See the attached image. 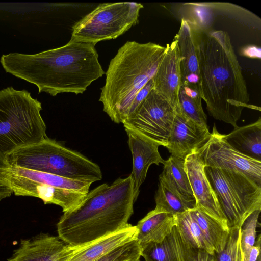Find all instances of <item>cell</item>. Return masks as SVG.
<instances>
[{"instance_id": "3957f363", "label": "cell", "mask_w": 261, "mask_h": 261, "mask_svg": "<svg viewBox=\"0 0 261 261\" xmlns=\"http://www.w3.org/2000/svg\"><path fill=\"white\" fill-rule=\"evenodd\" d=\"M136 201L130 175L103 183L86 195L74 210L64 213L57 224L58 237L78 247L127 227Z\"/></svg>"}, {"instance_id": "484cf974", "label": "cell", "mask_w": 261, "mask_h": 261, "mask_svg": "<svg viewBox=\"0 0 261 261\" xmlns=\"http://www.w3.org/2000/svg\"><path fill=\"white\" fill-rule=\"evenodd\" d=\"M202 98L198 92L181 84L179 93V111L197 124L208 127L207 117L202 105Z\"/></svg>"}, {"instance_id": "f1b7e54d", "label": "cell", "mask_w": 261, "mask_h": 261, "mask_svg": "<svg viewBox=\"0 0 261 261\" xmlns=\"http://www.w3.org/2000/svg\"><path fill=\"white\" fill-rule=\"evenodd\" d=\"M241 227L229 229V234L223 249L215 253L216 261H243L240 243Z\"/></svg>"}, {"instance_id": "277c9868", "label": "cell", "mask_w": 261, "mask_h": 261, "mask_svg": "<svg viewBox=\"0 0 261 261\" xmlns=\"http://www.w3.org/2000/svg\"><path fill=\"white\" fill-rule=\"evenodd\" d=\"M165 46L151 42L127 41L110 62L99 101L112 121L122 123L128 118L138 92L153 77Z\"/></svg>"}, {"instance_id": "2e32d148", "label": "cell", "mask_w": 261, "mask_h": 261, "mask_svg": "<svg viewBox=\"0 0 261 261\" xmlns=\"http://www.w3.org/2000/svg\"><path fill=\"white\" fill-rule=\"evenodd\" d=\"M128 136V144L132 159L130 174L134 184V193L137 200L140 188L145 181L149 167L152 164H164L158 150L160 146L143 135L128 128H124Z\"/></svg>"}, {"instance_id": "4fadbf2b", "label": "cell", "mask_w": 261, "mask_h": 261, "mask_svg": "<svg viewBox=\"0 0 261 261\" xmlns=\"http://www.w3.org/2000/svg\"><path fill=\"white\" fill-rule=\"evenodd\" d=\"M185 167L195 200V207L229 229L216 194L207 177L205 165L197 149L186 156Z\"/></svg>"}, {"instance_id": "836d02e7", "label": "cell", "mask_w": 261, "mask_h": 261, "mask_svg": "<svg viewBox=\"0 0 261 261\" xmlns=\"http://www.w3.org/2000/svg\"><path fill=\"white\" fill-rule=\"evenodd\" d=\"M9 166L5 155L0 152V168ZM12 194L10 188L0 181V201Z\"/></svg>"}, {"instance_id": "7402d4cb", "label": "cell", "mask_w": 261, "mask_h": 261, "mask_svg": "<svg viewBox=\"0 0 261 261\" xmlns=\"http://www.w3.org/2000/svg\"><path fill=\"white\" fill-rule=\"evenodd\" d=\"M159 181L155 195V209L175 215L195 207V200L188 199L180 195L160 175Z\"/></svg>"}, {"instance_id": "7c38bea8", "label": "cell", "mask_w": 261, "mask_h": 261, "mask_svg": "<svg viewBox=\"0 0 261 261\" xmlns=\"http://www.w3.org/2000/svg\"><path fill=\"white\" fill-rule=\"evenodd\" d=\"M197 150L205 167L242 172L261 186V161L247 156L232 147L225 134L220 133L215 124L210 138Z\"/></svg>"}, {"instance_id": "603a6c76", "label": "cell", "mask_w": 261, "mask_h": 261, "mask_svg": "<svg viewBox=\"0 0 261 261\" xmlns=\"http://www.w3.org/2000/svg\"><path fill=\"white\" fill-rule=\"evenodd\" d=\"M190 212L215 253L221 252L226 244L229 229L196 207L190 210Z\"/></svg>"}, {"instance_id": "ba28073f", "label": "cell", "mask_w": 261, "mask_h": 261, "mask_svg": "<svg viewBox=\"0 0 261 261\" xmlns=\"http://www.w3.org/2000/svg\"><path fill=\"white\" fill-rule=\"evenodd\" d=\"M228 227H241L253 212L261 210V186L242 172L205 167Z\"/></svg>"}, {"instance_id": "8d00e7d4", "label": "cell", "mask_w": 261, "mask_h": 261, "mask_svg": "<svg viewBox=\"0 0 261 261\" xmlns=\"http://www.w3.org/2000/svg\"></svg>"}, {"instance_id": "5b68a950", "label": "cell", "mask_w": 261, "mask_h": 261, "mask_svg": "<svg viewBox=\"0 0 261 261\" xmlns=\"http://www.w3.org/2000/svg\"><path fill=\"white\" fill-rule=\"evenodd\" d=\"M9 166L90 183L101 180L100 167L81 153L47 138L5 154Z\"/></svg>"}, {"instance_id": "9c48e42d", "label": "cell", "mask_w": 261, "mask_h": 261, "mask_svg": "<svg viewBox=\"0 0 261 261\" xmlns=\"http://www.w3.org/2000/svg\"><path fill=\"white\" fill-rule=\"evenodd\" d=\"M143 8L136 2L101 4L72 26L71 39L96 44L115 39L138 23Z\"/></svg>"}, {"instance_id": "f546056e", "label": "cell", "mask_w": 261, "mask_h": 261, "mask_svg": "<svg viewBox=\"0 0 261 261\" xmlns=\"http://www.w3.org/2000/svg\"><path fill=\"white\" fill-rule=\"evenodd\" d=\"M142 248L136 240L124 244L94 261H140Z\"/></svg>"}, {"instance_id": "5bb4252c", "label": "cell", "mask_w": 261, "mask_h": 261, "mask_svg": "<svg viewBox=\"0 0 261 261\" xmlns=\"http://www.w3.org/2000/svg\"><path fill=\"white\" fill-rule=\"evenodd\" d=\"M75 249L58 237L41 232L21 239L8 261H69Z\"/></svg>"}, {"instance_id": "4316f807", "label": "cell", "mask_w": 261, "mask_h": 261, "mask_svg": "<svg viewBox=\"0 0 261 261\" xmlns=\"http://www.w3.org/2000/svg\"><path fill=\"white\" fill-rule=\"evenodd\" d=\"M173 261H211L214 255L190 246L181 237L176 226L166 237Z\"/></svg>"}, {"instance_id": "d6986e66", "label": "cell", "mask_w": 261, "mask_h": 261, "mask_svg": "<svg viewBox=\"0 0 261 261\" xmlns=\"http://www.w3.org/2000/svg\"><path fill=\"white\" fill-rule=\"evenodd\" d=\"M137 229L129 224L127 227L88 244L76 247L69 261H94L115 248L136 240Z\"/></svg>"}, {"instance_id": "e0dca14e", "label": "cell", "mask_w": 261, "mask_h": 261, "mask_svg": "<svg viewBox=\"0 0 261 261\" xmlns=\"http://www.w3.org/2000/svg\"><path fill=\"white\" fill-rule=\"evenodd\" d=\"M153 89L179 109L178 93L181 83L180 59L176 40L165 46V50L153 77Z\"/></svg>"}, {"instance_id": "52a82bcc", "label": "cell", "mask_w": 261, "mask_h": 261, "mask_svg": "<svg viewBox=\"0 0 261 261\" xmlns=\"http://www.w3.org/2000/svg\"><path fill=\"white\" fill-rule=\"evenodd\" d=\"M0 181L16 196L40 198L45 204L60 206L64 213L82 203L92 184L11 166L0 168Z\"/></svg>"}, {"instance_id": "83f0119b", "label": "cell", "mask_w": 261, "mask_h": 261, "mask_svg": "<svg viewBox=\"0 0 261 261\" xmlns=\"http://www.w3.org/2000/svg\"><path fill=\"white\" fill-rule=\"evenodd\" d=\"M260 211L261 210H256L251 213L241 226L240 243L243 261L246 259L251 247L255 243L256 229L260 226L258 218Z\"/></svg>"}, {"instance_id": "7a4b0ae2", "label": "cell", "mask_w": 261, "mask_h": 261, "mask_svg": "<svg viewBox=\"0 0 261 261\" xmlns=\"http://www.w3.org/2000/svg\"><path fill=\"white\" fill-rule=\"evenodd\" d=\"M193 32L206 109L215 119L236 128L244 108L257 107L248 103L249 94L230 37L220 30Z\"/></svg>"}, {"instance_id": "8fae6325", "label": "cell", "mask_w": 261, "mask_h": 261, "mask_svg": "<svg viewBox=\"0 0 261 261\" xmlns=\"http://www.w3.org/2000/svg\"><path fill=\"white\" fill-rule=\"evenodd\" d=\"M178 110L153 88L135 114L122 124L124 128L136 132L166 147Z\"/></svg>"}, {"instance_id": "cb8c5ba5", "label": "cell", "mask_w": 261, "mask_h": 261, "mask_svg": "<svg viewBox=\"0 0 261 261\" xmlns=\"http://www.w3.org/2000/svg\"><path fill=\"white\" fill-rule=\"evenodd\" d=\"M160 175L184 197L195 200L185 167V160L170 155Z\"/></svg>"}, {"instance_id": "ac0fdd59", "label": "cell", "mask_w": 261, "mask_h": 261, "mask_svg": "<svg viewBox=\"0 0 261 261\" xmlns=\"http://www.w3.org/2000/svg\"><path fill=\"white\" fill-rule=\"evenodd\" d=\"M176 40L179 51L182 84L199 93L202 99L200 75L193 32L185 20L181 19Z\"/></svg>"}, {"instance_id": "e575fe53", "label": "cell", "mask_w": 261, "mask_h": 261, "mask_svg": "<svg viewBox=\"0 0 261 261\" xmlns=\"http://www.w3.org/2000/svg\"><path fill=\"white\" fill-rule=\"evenodd\" d=\"M256 238L254 245L251 247L246 259L244 261H261L260 235Z\"/></svg>"}, {"instance_id": "1f68e13d", "label": "cell", "mask_w": 261, "mask_h": 261, "mask_svg": "<svg viewBox=\"0 0 261 261\" xmlns=\"http://www.w3.org/2000/svg\"><path fill=\"white\" fill-rule=\"evenodd\" d=\"M153 79L152 78L135 96L129 109L127 119L135 114L140 106L147 97L151 90L153 88Z\"/></svg>"}, {"instance_id": "6da1fadb", "label": "cell", "mask_w": 261, "mask_h": 261, "mask_svg": "<svg viewBox=\"0 0 261 261\" xmlns=\"http://www.w3.org/2000/svg\"><path fill=\"white\" fill-rule=\"evenodd\" d=\"M95 45L70 39L63 46L35 54L3 55L0 63L6 72L36 86L38 93L77 95L105 73Z\"/></svg>"}, {"instance_id": "d6a6232c", "label": "cell", "mask_w": 261, "mask_h": 261, "mask_svg": "<svg viewBox=\"0 0 261 261\" xmlns=\"http://www.w3.org/2000/svg\"><path fill=\"white\" fill-rule=\"evenodd\" d=\"M261 49L255 44H248L242 46L240 50V54L247 58L260 59Z\"/></svg>"}, {"instance_id": "30bf717a", "label": "cell", "mask_w": 261, "mask_h": 261, "mask_svg": "<svg viewBox=\"0 0 261 261\" xmlns=\"http://www.w3.org/2000/svg\"><path fill=\"white\" fill-rule=\"evenodd\" d=\"M176 15L195 32L210 31L215 23L241 26L252 31L261 30V19L238 5L226 2H192L179 4Z\"/></svg>"}, {"instance_id": "44dd1931", "label": "cell", "mask_w": 261, "mask_h": 261, "mask_svg": "<svg viewBox=\"0 0 261 261\" xmlns=\"http://www.w3.org/2000/svg\"><path fill=\"white\" fill-rule=\"evenodd\" d=\"M228 143L241 153L261 161V118L255 122L234 128L225 135Z\"/></svg>"}, {"instance_id": "d4e9b609", "label": "cell", "mask_w": 261, "mask_h": 261, "mask_svg": "<svg viewBox=\"0 0 261 261\" xmlns=\"http://www.w3.org/2000/svg\"><path fill=\"white\" fill-rule=\"evenodd\" d=\"M176 227L181 237L193 247L202 249L212 255L215 252L207 241L190 210L175 215Z\"/></svg>"}, {"instance_id": "ffe728a7", "label": "cell", "mask_w": 261, "mask_h": 261, "mask_svg": "<svg viewBox=\"0 0 261 261\" xmlns=\"http://www.w3.org/2000/svg\"><path fill=\"white\" fill-rule=\"evenodd\" d=\"M176 225L175 215L154 209L136 225V240L141 247L151 242L163 241Z\"/></svg>"}, {"instance_id": "8992f818", "label": "cell", "mask_w": 261, "mask_h": 261, "mask_svg": "<svg viewBox=\"0 0 261 261\" xmlns=\"http://www.w3.org/2000/svg\"><path fill=\"white\" fill-rule=\"evenodd\" d=\"M42 110L41 103L25 89L0 90L1 152L5 155L47 138Z\"/></svg>"}, {"instance_id": "9a60e30c", "label": "cell", "mask_w": 261, "mask_h": 261, "mask_svg": "<svg viewBox=\"0 0 261 261\" xmlns=\"http://www.w3.org/2000/svg\"><path fill=\"white\" fill-rule=\"evenodd\" d=\"M210 136L208 127L197 124L184 116L178 110L166 147L171 155L185 160L194 150L204 143Z\"/></svg>"}, {"instance_id": "d590c367", "label": "cell", "mask_w": 261, "mask_h": 261, "mask_svg": "<svg viewBox=\"0 0 261 261\" xmlns=\"http://www.w3.org/2000/svg\"><path fill=\"white\" fill-rule=\"evenodd\" d=\"M211 261H216L215 257H214V258L212 259V260Z\"/></svg>"}, {"instance_id": "4dcf8cb0", "label": "cell", "mask_w": 261, "mask_h": 261, "mask_svg": "<svg viewBox=\"0 0 261 261\" xmlns=\"http://www.w3.org/2000/svg\"><path fill=\"white\" fill-rule=\"evenodd\" d=\"M141 248V257L145 261H173L166 238L161 242H151Z\"/></svg>"}]
</instances>
